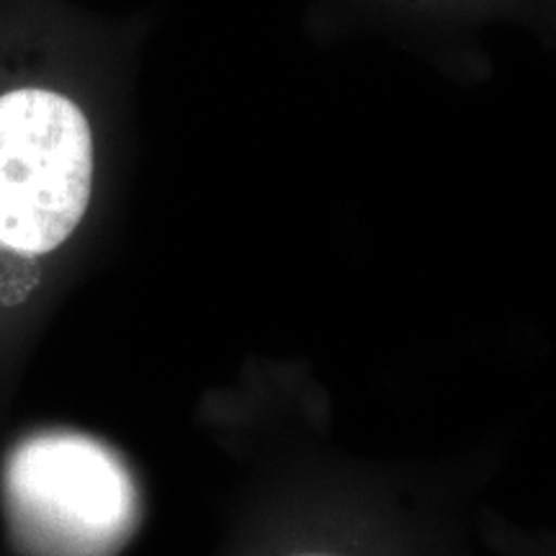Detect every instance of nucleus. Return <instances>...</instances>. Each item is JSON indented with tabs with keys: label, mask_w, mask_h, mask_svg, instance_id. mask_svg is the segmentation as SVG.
<instances>
[{
	"label": "nucleus",
	"mask_w": 556,
	"mask_h": 556,
	"mask_svg": "<svg viewBox=\"0 0 556 556\" xmlns=\"http://www.w3.org/2000/svg\"><path fill=\"white\" fill-rule=\"evenodd\" d=\"M93 135L75 101L45 88L0 96V245L58 250L86 217Z\"/></svg>",
	"instance_id": "2"
},
{
	"label": "nucleus",
	"mask_w": 556,
	"mask_h": 556,
	"mask_svg": "<svg viewBox=\"0 0 556 556\" xmlns=\"http://www.w3.org/2000/svg\"><path fill=\"white\" fill-rule=\"evenodd\" d=\"M13 536L31 556H106L137 520V490L114 451L80 433H41L3 471Z\"/></svg>",
	"instance_id": "1"
},
{
	"label": "nucleus",
	"mask_w": 556,
	"mask_h": 556,
	"mask_svg": "<svg viewBox=\"0 0 556 556\" xmlns=\"http://www.w3.org/2000/svg\"><path fill=\"white\" fill-rule=\"evenodd\" d=\"M302 556H323V554H302Z\"/></svg>",
	"instance_id": "3"
}]
</instances>
